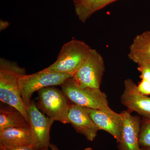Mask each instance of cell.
Listing matches in <instances>:
<instances>
[{
  "instance_id": "cell-10",
  "label": "cell",
  "mask_w": 150,
  "mask_h": 150,
  "mask_svg": "<svg viewBox=\"0 0 150 150\" xmlns=\"http://www.w3.org/2000/svg\"><path fill=\"white\" fill-rule=\"evenodd\" d=\"M68 119L75 131L88 141L92 142L96 138L100 130L89 115L87 108L71 103Z\"/></svg>"
},
{
  "instance_id": "cell-15",
  "label": "cell",
  "mask_w": 150,
  "mask_h": 150,
  "mask_svg": "<svg viewBox=\"0 0 150 150\" xmlns=\"http://www.w3.org/2000/svg\"><path fill=\"white\" fill-rule=\"evenodd\" d=\"M117 0H82L75 5L76 15L85 23L94 13Z\"/></svg>"
},
{
  "instance_id": "cell-14",
  "label": "cell",
  "mask_w": 150,
  "mask_h": 150,
  "mask_svg": "<svg viewBox=\"0 0 150 150\" xmlns=\"http://www.w3.org/2000/svg\"><path fill=\"white\" fill-rule=\"evenodd\" d=\"M8 128L30 129L29 122L24 115L9 105L0 109V130Z\"/></svg>"
},
{
  "instance_id": "cell-24",
  "label": "cell",
  "mask_w": 150,
  "mask_h": 150,
  "mask_svg": "<svg viewBox=\"0 0 150 150\" xmlns=\"http://www.w3.org/2000/svg\"><path fill=\"white\" fill-rule=\"evenodd\" d=\"M84 150H93V149L91 148L88 147L86 148Z\"/></svg>"
},
{
  "instance_id": "cell-23",
  "label": "cell",
  "mask_w": 150,
  "mask_h": 150,
  "mask_svg": "<svg viewBox=\"0 0 150 150\" xmlns=\"http://www.w3.org/2000/svg\"><path fill=\"white\" fill-rule=\"evenodd\" d=\"M141 150H150V148L141 147Z\"/></svg>"
},
{
  "instance_id": "cell-22",
  "label": "cell",
  "mask_w": 150,
  "mask_h": 150,
  "mask_svg": "<svg viewBox=\"0 0 150 150\" xmlns=\"http://www.w3.org/2000/svg\"><path fill=\"white\" fill-rule=\"evenodd\" d=\"M81 1H82V0H73V1H74V5L78 4V3H79V2H80Z\"/></svg>"
},
{
  "instance_id": "cell-16",
  "label": "cell",
  "mask_w": 150,
  "mask_h": 150,
  "mask_svg": "<svg viewBox=\"0 0 150 150\" xmlns=\"http://www.w3.org/2000/svg\"><path fill=\"white\" fill-rule=\"evenodd\" d=\"M139 144L141 147L150 148V118L143 117L139 134Z\"/></svg>"
},
{
  "instance_id": "cell-2",
  "label": "cell",
  "mask_w": 150,
  "mask_h": 150,
  "mask_svg": "<svg viewBox=\"0 0 150 150\" xmlns=\"http://www.w3.org/2000/svg\"><path fill=\"white\" fill-rule=\"evenodd\" d=\"M60 86L61 90L71 103L101 110L111 115L118 113L109 107L107 96L100 89L81 88L74 83L71 78L65 81Z\"/></svg>"
},
{
  "instance_id": "cell-13",
  "label": "cell",
  "mask_w": 150,
  "mask_h": 150,
  "mask_svg": "<svg viewBox=\"0 0 150 150\" xmlns=\"http://www.w3.org/2000/svg\"><path fill=\"white\" fill-rule=\"evenodd\" d=\"M128 57L138 66L150 67V31L137 35L129 48Z\"/></svg>"
},
{
  "instance_id": "cell-17",
  "label": "cell",
  "mask_w": 150,
  "mask_h": 150,
  "mask_svg": "<svg viewBox=\"0 0 150 150\" xmlns=\"http://www.w3.org/2000/svg\"><path fill=\"white\" fill-rule=\"evenodd\" d=\"M138 91L141 93L145 95L150 96V82L148 81L142 80L137 85Z\"/></svg>"
},
{
  "instance_id": "cell-19",
  "label": "cell",
  "mask_w": 150,
  "mask_h": 150,
  "mask_svg": "<svg viewBox=\"0 0 150 150\" xmlns=\"http://www.w3.org/2000/svg\"><path fill=\"white\" fill-rule=\"evenodd\" d=\"M39 149L33 146L19 147H6L0 146V150H43Z\"/></svg>"
},
{
  "instance_id": "cell-6",
  "label": "cell",
  "mask_w": 150,
  "mask_h": 150,
  "mask_svg": "<svg viewBox=\"0 0 150 150\" xmlns=\"http://www.w3.org/2000/svg\"><path fill=\"white\" fill-rule=\"evenodd\" d=\"M105 70L102 56L96 50L91 49L71 79L76 85L81 88L100 89Z\"/></svg>"
},
{
  "instance_id": "cell-8",
  "label": "cell",
  "mask_w": 150,
  "mask_h": 150,
  "mask_svg": "<svg viewBox=\"0 0 150 150\" xmlns=\"http://www.w3.org/2000/svg\"><path fill=\"white\" fill-rule=\"evenodd\" d=\"M124 85L121 96L122 104L130 112H136L143 117L150 118V97L141 93L131 79L125 80Z\"/></svg>"
},
{
  "instance_id": "cell-21",
  "label": "cell",
  "mask_w": 150,
  "mask_h": 150,
  "mask_svg": "<svg viewBox=\"0 0 150 150\" xmlns=\"http://www.w3.org/2000/svg\"><path fill=\"white\" fill-rule=\"evenodd\" d=\"M49 148H50L51 150H59V148L57 147L54 144H51L50 146H49Z\"/></svg>"
},
{
  "instance_id": "cell-25",
  "label": "cell",
  "mask_w": 150,
  "mask_h": 150,
  "mask_svg": "<svg viewBox=\"0 0 150 150\" xmlns=\"http://www.w3.org/2000/svg\"><path fill=\"white\" fill-rule=\"evenodd\" d=\"M43 150H49V149H48H48H43Z\"/></svg>"
},
{
  "instance_id": "cell-18",
  "label": "cell",
  "mask_w": 150,
  "mask_h": 150,
  "mask_svg": "<svg viewBox=\"0 0 150 150\" xmlns=\"http://www.w3.org/2000/svg\"><path fill=\"white\" fill-rule=\"evenodd\" d=\"M137 69L141 73V79L150 82V67L146 65H140L138 66Z\"/></svg>"
},
{
  "instance_id": "cell-5",
  "label": "cell",
  "mask_w": 150,
  "mask_h": 150,
  "mask_svg": "<svg viewBox=\"0 0 150 150\" xmlns=\"http://www.w3.org/2000/svg\"><path fill=\"white\" fill-rule=\"evenodd\" d=\"M36 105L43 113L54 121L63 124L69 123L68 119L70 103L62 90L49 86L37 91Z\"/></svg>"
},
{
  "instance_id": "cell-12",
  "label": "cell",
  "mask_w": 150,
  "mask_h": 150,
  "mask_svg": "<svg viewBox=\"0 0 150 150\" xmlns=\"http://www.w3.org/2000/svg\"><path fill=\"white\" fill-rule=\"evenodd\" d=\"M29 146H34L30 129L8 128L0 130V146L19 147Z\"/></svg>"
},
{
  "instance_id": "cell-7",
  "label": "cell",
  "mask_w": 150,
  "mask_h": 150,
  "mask_svg": "<svg viewBox=\"0 0 150 150\" xmlns=\"http://www.w3.org/2000/svg\"><path fill=\"white\" fill-rule=\"evenodd\" d=\"M34 146L39 149H48L50 144V130L54 120L43 113L32 101L26 108Z\"/></svg>"
},
{
  "instance_id": "cell-4",
  "label": "cell",
  "mask_w": 150,
  "mask_h": 150,
  "mask_svg": "<svg viewBox=\"0 0 150 150\" xmlns=\"http://www.w3.org/2000/svg\"><path fill=\"white\" fill-rule=\"evenodd\" d=\"M71 75L48 71L45 69L31 74L23 75L18 80L22 99L27 108L32 102L31 98L35 92L49 86H61Z\"/></svg>"
},
{
  "instance_id": "cell-20",
  "label": "cell",
  "mask_w": 150,
  "mask_h": 150,
  "mask_svg": "<svg viewBox=\"0 0 150 150\" xmlns=\"http://www.w3.org/2000/svg\"><path fill=\"white\" fill-rule=\"evenodd\" d=\"M9 25V23L8 22L1 20L0 21V30H4L6 29Z\"/></svg>"
},
{
  "instance_id": "cell-11",
  "label": "cell",
  "mask_w": 150,
  "mask_h": 150,
  "mask_svg": "<svg viewBox=\"0 0 150 150\" xmlns=\"http://www.w3.org/2000/svg\"><path fill=\"white\" fill-rule=\"evenodd\" d=\"M91 118L100 130H103L112 135L118 143L121 140L122 118L121 113L115 115L108 114L101 110L87 108Z\"/></svg>"
},
{
  "instance_id": "cell-9",
  "label": "cell",
  "mask_w": 150,
  "mask_h": 150,
  "mask_svg": "<svg viewBox=\"0 0 150 150\" xmlns=\"http://www.w3.org/2000/svg\"><path fill=\"white\" fill-rule=\"evenodd\" d=\"M131 113L128 110L121 112L122 128L121 140L118 143V150H141L139 140L142 120Z\"/></svg>"
},
{
  "instance_id": "cell-3",
  "label": "cell",
  "mask_w": 150,
  "mask_h": 150,
  "mask_svg": "<svg viewBox=\"0 0 150 150\" xmlns=\"http://www.w3.org/2000/svg\"><path fill=\"white\" fill-rule=\"evenodd\" d=\"M91 49L83 41L72 39L62 46L56 61L45 69L73 76Z\"/></svg>"
},
{
  "instance_id": "cell-1",
  "label": "cell",
  "mask_w": 150,
  "mask_h": 150,
  "mask_svg": "<svg viewBox=\"0 0 150 150\" xmlns=\"http://www.w3.org/2000/svg\"><path fill=\"white\" fill-rule=\"evenodd\" d=\"M25 74V69L20 67L16 62L3 58L0 59V100L17 109L29 122L18 83L20 77Z\"/></svg>"
}]
</instances>
